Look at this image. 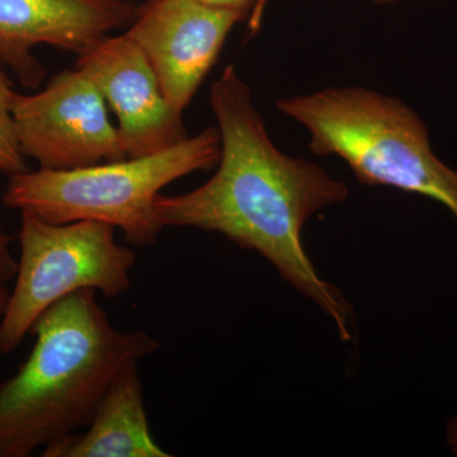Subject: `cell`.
I'll return each instance as SVG.
<instances>
[{
  "label": "cell",
  "mask_w": 457,
  "mask_h": 457,
  "mask_svg": "<svg viewBox=\"0 0 457 457\" xmlns=\"http://www.w3.org/2000/svg\"><path fill=\"white\" fill-rule=\"evenodd\" d=\"M210 106L220 132L218 170L186 194L159 195V221L164 228L212 231L257 252L282 278L318 303L335 321L342 341L350 342L353 311L338 288L319 278L302 245L309 219L347 200V186L272 143L252 90L236 66L228 65L213 82Z\"/></svg>",
  "instance_id": "obj_1"
},
{
  "label": "cell",
  "mask_w": 457,
  "mask_h": 457,
  "mask_svg": "<svg viewBox=\"0 0 457 457\" xmlns=\"http://www.w3.org/2000/svg\"><path fill=\"white\" fill-rule=\"evenodd\" d=\"M31 333V353L0 380V457H29L86 428L117 376L161 348L145 330L113 327L93 290L54 303Z\"/></svg>",
  "instance_id": "obj_2"
},
{
  "label": "cell",
  "mask_w": 457,
  "mask_h": 457,
  "mask_svg": "<svg viewBox=\"0 0 457 457\" xmlns=\"http://www.w3.org/2000/svg\"><path fill=\"white\" fill-rule=\"evenodd\" d=\"M309 134L318 156L341 158L363 185L422 195L457 221V171L433 153L426 123L399 98L363 87H333L278 99Z\"/></svg>",
  "instance_id": "obj_3"
},
{
  "label": "cell",
  "mask_w": 457,
  "mask_h": 457,
  "mask_svg": "<svg viewBox=\"0 0 457 457\" xmlns=\"http://www.w3.org/2000/svg\"><path fill=\"white\" fill-rule=\"evenodd\" d=\"M220 159V132L209 128L155 154L104 162L74 170H23L9 177L8 209L65 224L104 222L137 248L154 245L164 230L155 212L162 189Z\"/></svg>",
  "instance_id": "obj_4"
},
{
  "label": "cell",
  "mask_w": 457,
  "mask_h": 457,
  "mask_svg": "<svg viewBox=\"0 0 457 457\" xmlns=\"http://www.w3.org/2000/svg\"><path fill=\"white\" fill-rule=\"evenodd\" d=\"M21 254L13 290L0 317V354H11L54 303L78 291L116 299L131 287L137 254L116 240V228L80 220L54 224L21 212Z\"/></svg>",
  "instance_id": "obj_5"
},
{
  "label": "cell",
  "mask_w": 457,
  "mask_h": 457,
  "mask_svg": "<svg viewBox=\"0 0 457 457\" xmlns=\"http://www.w3.org/2000/svg\"><path fill=\"white\" fill-rule=\"evenodd\" d=\"M13 119L26 158L45 170H74L128 159L97 86L66 69L35 95L17 93Z\"/></svg>",
  "instance_id": "obj_6"
},
{
  "label": "cell",
  "mask_w": 457,
  "mask_h": 457,
  "mask_svg": "<svg viewBox=\"0 0 457 457\" xmlns=\"http://www.w3.org/2000/svg\"><path fill=\"white\" fill-rule=\"evenodd\" d=\"M246 18L204 0H145L126 35L145 53L177 112L196 96L228 33Z\"/></svg>",
  "instance_id": "obj_7"
},
{
  "label": "cell",
  "mask_w": 457,
  "mask_h": 457,
  "mask_svg": "<svg viewBox=\"0 0 457 457\" xmlns=\"http://www.w3.org/2000/svg\"><path fill=\"white\" fill-rule=\"evenodd\" d=\"M75 68L88 75L112 110L128 158L187 139L183 113L171 107L145 53L125 32L108 35L78 55Z\"/></svg>",
  "instance_id": "obj_8"
},
{
  "label": "cell",
  "mask_w": 457,
  "mask_h": 457,
  "mask_svg": "<svg viewBox=\"0 0 457 457\" xmlns=\"http://www.w3.org/2000/svg\"><path fill=\"white\" fill-rule=\"evenodd\" d=\"M139 8L132 0H0V62L23 87L37 88L46 71L35 47L80 55L113 31L128 29Z\"/></svg>",
  "instance_id": "obj_9"
},
{
  "label": "cell",
  "mask_w": 457,
  "mask_h": 457,
  "mask_svg": "<svg viewBox=\"0 0 457 457\" xmlns=\"http://www.w3.org/2000/svg\"><path fill=\"white\" fill-rule=\"evenodd\" d=\"M42 457H170L153 437L139 363L128 366L99 403L84 432L42 451Z\"/></svg>",
  "instance_id": "obj_10"
},
{
  "label": "cell",
  "mask_w": 457,
  "mask_h": 457,
  "mask_svg": "<svg viewBox=\"0 0 457 457\" xmlns=\"http://www.w3.org/2000/svg\"><path fill=\"white\" fill-rule=\"evenodd\" d=\"M16 95L13 82L0 66V173L9 177L27 170L13 119Z\"/></svg>",
  "instance_id": "obj_11"
},
{
  "label": "cell",
  "mask_w": 457,
  "mask_h": 457,
  "mask_svg": "<svg viewBox=\"0 0 457 457\" xmlns=\"http://www.w3.org/2000/svg\"><path fill=\"white\" fill-rule=\"evenodd\" d=\"M209 4L218 5V7L234 9L245 14L246 20L251 21V29H257L260 23L262 11L264 8L266 0H204Z\"/></svg>",
  "instance_id": "obj_12"
},
{
  "label": "cell",
  "mask_w": 457,
  "mask_h": 457,
  "mask_svg": "<svg viewBox=\"0 0 457 457\" xmlns=\"http://www.w3.org/2000/svg\"><path fill=\"white\" fill-rule=\"evenodd\" d=\"M17 270V260L12 253V237L5 233L0 222V282L7 284L14 278Z\"/></svg>",
  "instance_id": "obj_13"
},
{
  "label": "cell",
  "mask_w": 457,
  "mask_h": 457,
  "mask_svg": "<svg viewBox=\"0 0 457 457\" xmlns=\"http://www.w3.org/2000/svg\"><path fill=\"white\" fill-rule=\"evenodd\" d=\"M447 444L451 451L457 455V417L453 418L447 425Z\"/></svg>",
  "instance_id": "obj_14"
},
{
  "label": "cell",
  "mask_w": 457,
  "mask_h": 457,
  "mask_svg": "<svg viewBox=\"0 0 457 457\" xmlns=\"http://www.w3.org/2000/svg\"><path fill=\"white\" fill-rule=\"evenodd\" d=\"M9 297V290L7 288V284H3L0 282V317H2L3 312L5 311V306H7Z\"/></svg>",
  "instance_id": "obj_15"
},
{
  "label": "cell",
  "mask_w": 457,
  "mask_h": 457,
  "mask_svg": "<svg viewBox=\"0 0 457 457\" xmlns=\"http://www.w3.org/2000/svg\"><path fill=\"white\" fill-rule=\"evenodd\" d=\"M371 2L378 5H389L394 4V3H398L400 0H371Z\"/></svg>",
  "instance_id": "obj_16"
}]
</instances>
